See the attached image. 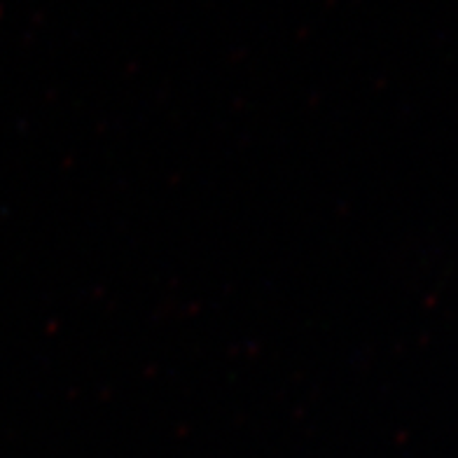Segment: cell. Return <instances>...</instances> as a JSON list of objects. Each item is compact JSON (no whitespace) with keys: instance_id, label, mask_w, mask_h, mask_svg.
<instances>
[]
</instances>
